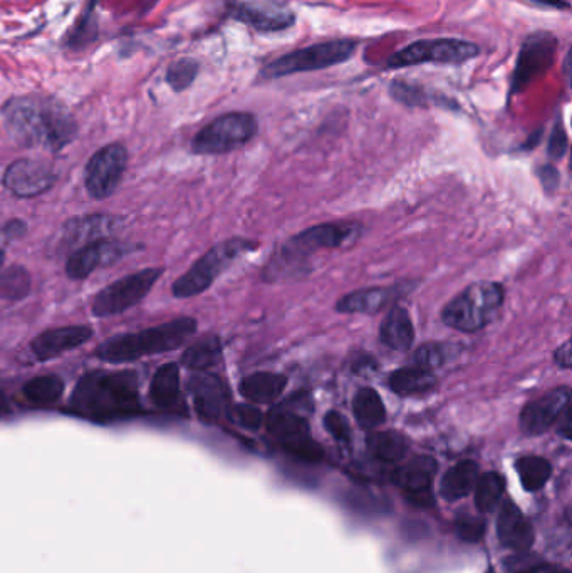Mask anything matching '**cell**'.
I'll return each instance as SVG.
<instances>
[{
  "label": "cell",
  "mask_w": 572,
  "mask_h": 573,
  "mask_svg": "<svg viewBox=\"0 0 572 573\" xmlns=\"http://www.w3.org/2000/svg\"><path fill=\"white\" fill-rule=\"evenodd\" d=\"M4 121L12 140L26 148L42 146L59 151L78 135V123L63 104L54 99L22 96L4 106Z\"/></svg>",
  "instance_id": "cell-1"
},
{
  "label": "cell",
  "mask_w": 572,
  "mask_h": 573,
  "mask_svg": "<svg viewBox=\"0 0 572 573\" xmlns=\"http://www.w3.org/2000/svg\"><path fill=\"white\" fill-rule=\"evenodd\" d=\"M197 327L193 317H178L160 326L110 337L96 347L94 356L106 364H128L146 356L177 351L197 334Z\"/></svg>",
  "instance_id": "cell-2"
},
{
  "label": "cell",
  "mask_w": 572,
  "mask_h": 573,
  "mask_svg": "<svg viewBox=\"0 0 572 573\" xmlns=\"http://www.w3.org/2000/svg\"><path fill=\"white\" fill-rule=\"evenodd\" d=\"M358 233V223H321L306 228L276 248L266 269L262 270V279L269 284L291 280L294 275L304 272V264L311 255L343 247Z\"/></svg>",
  "instance_id": "cell-3"
},
{
  "label": "cell",
  "mask_w": 572,
  "mask_h": 573,
  "mask_svg": "<svg viewBox=\"0 0 572 573\" xmlns=\"http://www.w3.org/2000/svg\"><path fill=\"white\" fill-rule=\"evenodd\" d=\"M71 404L89 414H126L140 409V384L133 371H94L79 379Z\"/></svg>",
  "instance_id": "cell-4"
},
{
  "label": "cell",
  "mask_w": 572,
  "mask_h": 573,
  "mask_svg": "<svg viewBox=\"0 0 572 573\" xmlns=\"http://www.w3.org/2000/svg\"><path fill=\"white\" fill-rule=\"evenodd\" d=\"M504 302V285L477 282L465 287L443 307L442 322L453 331L474 334L492 322Z\"/></svg>",
  "instance_id": "cell-5"
},
{
  "label": "cell",
  "mask_w": 572,
  "mask_h": 573,
  "mask_svg": "<svg viewBox=\"0 0 572 573\" xmlns=\"http://www.w3.org/2000/svg\"><path fill=\"white\" fill-rule=\"evenodd\" d=\"M257 248V243L249 238H229L217 243L202 255L180 279L173 282L172 294L177 299H192L207 292L215 280L224 274L225 270Z\"/></svg>",
  "instance_id": "cell-6"
},
{
  "label": "cell",
  "mask_w": 572,
  "mask_h": 573,
  "mask_svg": "<svg viewBox=\"0 0 572 573\" xmlns=\"http://www.w3.org/2000/svg\"><path fill=\"white\" fill-rule=\"evenodd\" d=\"M358 47L359 42L356 39H334L311 44L276 57L262 68L260 78L274 81L294 74L314 73L334 68L338 64L348 62L356 54Z\"/></svg>",
  "instance_id": "cell-7"
},
{
  "label": "cell",
  "mask_w": 572,
  "mask_h": 573,
  "mask_svg": "<svg viewBox=\"0 0 572 573\" xmlns=\"http://www.w3.org/2000/svg\"><path fill=\"white\" fill-rule=\"evenodd\" d=\"M480 56V47L475 42L463 41L457 37L422 39L401 47L385 62L386 71L415 68L422 64H448L460 66Z\"/></svg>",
  "instance_id": "cell-8"
},
{
  "label": "cell",
  "mask_w": 572,
  "mask_h": 573,
  "mask_svg": "<svg viewBox=\"0 0 572 573\" xmlns=\"http://www.w3.org/2000/svg\"><path fill=\"white\" fill-rule=\"evenodd\" d=\"M259 123L252 113L232 111L225 113L198 131L192 141L195 155H225L239 150L254 140Z\"/></svg>",
  "instance_id": "cell-9"
},
{
  "label": "cell",
  "mask_w": 572,
  "mask_h": 573,
  "mask_svg": "<svg viewBox=\"0 0 572 573\" xmlns=\"http://www.w3.org/2000/svg\"><path fill=\"white\" fill-rule=\"evenodd\" d=\"M264 424L267 433L271 434L289 455L307 463L323 460V448L312 439L307 419L296 408H287L284 404L281 408L272 409Z\"/></svg>",
  "instance_id": "cell-10"
},
{
  "label": "cell",
  "mask_w": 572,
  "mask_h": 573,
  "mask_svg": "<svg viewBox=\"0 0 572 573\" xmlns=\"http://www.w3.org/2000/svg\"><path fill=\"white\" fill-rule=\"evenodd\" d=\"M559 39L549 31H534L520 46L514 73L510 78L509 96L524 93L536 79L541 78L556 61Z\"/></svg>",
  "instance_id": "cell-11"
},
{
  "label": "cell",
  "mask_w": 572,
  "mask_h": 573,
  "mask_svg": "<svg viewBox=\"0 0 572 573\" xmlns=\"http://www.w3.org/2000/svg\"><path fill=\"white\" fill-rule=\"evenodd\" d=\"M162 269H145L135 274L126 275L113 284L106 285L94 295L91 312L96 317H113L120 315L136 304H140L150 294L156 280L160 279Z\"/></svg>",
  "instance_id": "cell-12"
},
{
  "label": "cell",
  "mask_w": 572,
  "mask_h": 573,
  "mask_svg": "<svg viewBox=\"0 0 572 573\" xmlns=\"http://www.w3.org/2000/svg\"><path fill=\"white\" fill-rule=\"evenodd\" d=\"M128 168V150L120 143L96 151L84 168V186L89 197L104 200L115 193Z\"/></svg>",
  "instance_id": "cell-13"
},
{
  "label": "cell",
  "mask_w": 572,
  "mask_h": 573,
  "mask_svg": "<svg viewBox=\"0 0 572 573\" xmlns=\"http://www.w3.org/2000/svg\"><path fill=\"white\" fill-rule=\"evenodd\" d=\"M227 16L252 27L254 31L272 34L291 29L296 12L284 0H237L227 4Z\"/></svg>",
  "instance_id": "cell-14"
},
{
  "label": "cell",
  "mask_w": 572,
  "mask_h": 573,
  "mask_svg": "<svg viewBox=\"0 0 572 573\" xmlns=\"http://www.w3.org/2000/svg\"><path fill=\"white\" fill-rule=\"evenodd\" d=\"M135 247L128 243L113 240V238H99L94 242L79 247L69 255L66 260V274L69 279L84 280L93 275L94 270L103 269L115 264L116 260L125 257Z\"/></svg>",
  "instance_id": "cell-15"
},
{
  "label": "cell",
  "mask_w": 572,
  "mask_h": 573,
  "mask_svg": "<svg viewBox=\"0 0 572 573\" xmlns=\"http://www.w3.org/2000/svg\"><path fill=\"white\" fill-rule=\"evenodd\" d=\"M571 403V388L551 389L541 398L532 399L522 409L519 416V426L522 433L527 436H539L551 429L559 421L561 414L569 408Z\"/></svg>",
  "instance_id": "cell-16"
},
{
  "label": "cell",
  "mask_w": 572,
  "mask_h": 573,
  "mask_svg": "<svg viewBox=\"0 0 572 573\" xmlns=\"http://www.w3.org/2000/svg\"><path fill=\"white\" fill-rule=\"evenodd\" d=\"M56 183V173L44 161H14L4 173V186L17 198L39 197Z\"/></svg>",
  "instance_id": "cell-17"
},
{
  "label": "cell",
  "mask_w": 572,
  "mask_h": 573,
  "mask_svg": "<svg viewBox=\"0 0 572 573\" xmlns=\"http://www.w3.org/2000/svg\"><path fill=\"white\" fill-rule=\"evenodd\" d=\"M437 473V461L430 456H416L396 473V483L406 498L418 506H432V483Z\"/></svg>",
  "instance_id": "cell-18"
},
{
  "label": "cell",
  "mask_w": 572,
  "mask_h": 573,
  "mask_svg": "<svg viewBox=\"0 0 572 573\" xmlns=\"http://www.w3.org/2000/svg\"><path fill=\"white\" fill-rule=\"evenodd\" d=\"M93 337V329L88 326H64L58 329H47L31 342V351L37 361H51L54 357L63 356L64 352L73 351L83 346Z\"/></svg>",
  "instance_id": "cell-19"
},
{
  "label": "cell",
  "mask_w": 572,
  "mask_h": 573,
  "mask_svg": "<svg viewBox=\"0 0 572 573\" xmlns=\"http://www.w3.org/2000/svg\"><path fill=\"white\" fill-rule=\"evenodd\" d=\"M193 403L202 418L217 419L227 411L230 396L225 382L212 372H198L188 382Z\"/></svg>",
  "instance_id": "cell-20"
},
{
  "label": "cell",
  "mask_w": 572,
  "mask_h": 573,
  "mask_svg": "<svg viewBox=\"0 0 572 573\" xmlns=\"http://www.w3.org/2000/svg\"><path fill=\"white\" fill-rule=\"evenodd\" d=\"M413 285H393V287H368V289H359L343 295L336 304V310L339 314H361L375 315L390 305L393 300L411 290Z\"/></svg>",
  "instance_id": "cell-21"
},
{
  "label": "cell",
  "mask_w": 572,
  "mask_h": 573,
  "mask_svg": "<svg viewBox=\"0 0 572 573\" xmlns=\"http://www.w3.org/2000/svg\"><path fill=\"white\" fill-rule=\"evenodd\" d=\"M497 535L505 548L524 552L534 543V528L527 520L526 515L520 512L519 506L512 501H505L499 518H497Z\"/></svg>",
  "instance_id": "cell-22"
},
{
  "label": "cell",
  "mask_w": 572,
  "mask_h": 573,
  "mask_svg": "<svg viewBox=\"0 0 572 573\" xmlns=\"http://www.w3.org/2000/svg\"><path fill=\"white\" fill-rule=\"evenodd\" d=\"M150 399L158 408L170 411H182L185 408L178 364L168 362L158 367V371L151 379Z\"/></svg>",
  "instance_id": "cell-23"
},
{
  "label": "cell",
  "mask_w": 572,
  "mask_h": 573,
  "mask_svg": "<svg viewBox=\"0 0 572 573\" xmlns=\"http://www.w3.org/2000/svg\"><path fill=\"white\" fill-rule=\"evenodd\" d=\"M118 220L108 215H88V217L73 218L63 228V245H69L74 250L88 243L106 238L108 233L115 230ZM73 250V252H74Z\"/></svg>",
  "instance_id": "cell-24"
},
{
  "label": "cell",
  "mask_w": 572,
  "mask_h": 573,
  "mask_svg": "<svg viewBox=\"0 0 572 573\" xmlns=\"http://www.w3.org/2000/svg\"><path fill=\"white\" fill-rule=\"evenodd\" d=\"M287 388V377L279 372L260 371L245 376L239 391L250 404H272L281 399Z\"/></svg>",
  "instance_id": "cell-25"
},
{
  "label": "cell",
  "mask_w": 572,
  "mask_h": 573,
  "mask_svg": "<svg viewBox=\"0 0 572 573\" xmlns=\"http://www.w3.org/2000/svg\"><path fill=\"white\" fill-rule=\"evenodd\" d=\"M380 341L388 349L408 352L415 344V327L405 307L393 305L381 322Z\"/></svg>",
  "instance_id": "cell-26"
},
{
  "label": "cell",
  "mask_w": 572,
  "mask_h": 573,
  "mask_svg": "<svg viewBox=\"0 0 572 573\" xmlns=\"http://www.w3.org/2000/svg\"><path fill=\"white\" fill-rule=\"evenodd\" d=\"M390 96L396 103L405 104L408 108H445L460 109L457 101L428 91L422 84L408 83L403 79H395L390 84Z\"/></svg>",
  "instance_id": "cell-27"
},
{
  "label": "cell",
  "mask_w": 572,
  "mask_h": 573,
  "mask_svg": "<svg viewBox=\"0 0 572 573\" xmlns=\"http://www.w3.org/2000/svg\"><path fill=\"white\" fill-rule=\"evenodd\" d=\"M437 384L438 379L435 372L425 371V369L416 366L398 369L388 379V386H390L391 391L401 398L432 393L433 389L437 388Z\"/></svg>",
  "instance_id": "cell-28"
},
{
  "label": "cell",
  "mask_w": 572,
  "mask_h": 573,
  "mask_svg": "<svg viewBox=\"0 0 572 573\" xmlns=\"http://www.w3.org/2000/svg\"><path fill=\"white\" fill-rule=\"evenodd\" d=\"M479 480V466L475 461H460L443 475L440 495L447 501L462 500L474 490Z\"/></svg>",
  "instance_id": "cell-29"
},
{
  "label": "cell",
  "mask_w": 572,
  "mask_h": 573,
  "mask_svg": "<svg viewBox=\"0 0 572 573\" xmlns=\"http://www.w3.org/2000/svg\"><path fill=\"white\" fill-rule=\"evenodd\" d=\"M354 418L364 429L380 428L386 421V408L378 391L373 388L358 389L353 398Z\"/></svg>",
  "instance_id": "cell-30"
},
{
  "label": "cell",
  "mask_w": 572,
  "mask_h": 573,
  "mask_svg": "<svg viewBox=\"0 0 572 573\" xmlns=\"http://www.w3.org/2000/svg\"><path fill=\"white\" fill-rule=\"evenodd\" d=\"M368 450L376 460L385 461V463H398L408 455L410 444L408 439L398 431H378L371 433L366 439Z\"/></svg>",
  "instance_id": "cell-31"
},
{
  "label": "cell",
  "mask_w": 572,
  "mask_h": 573,
  "mask_svg": "<svg viewBox=\"0 0 572 573\" xmlns=\"http://www.w3.org/2000/svg\"><path fill=\"white\" fill-rule=\"evenodd\" d=\"M220 361H222V342L217 336H205L200 341L193 342L182 356L183 366L197 372H207Z\"/></svg>",
  "instance_id": "cell-32"
},
{
  "label": "cell",
  "mask_w": 572,
  "mask_h": 573,
  "mask_svg": "<svg viewBox=\"0 0 572 573\" xmlns=\"http://www.w3.org/2000/svg\"><path fill=\"white\" fill-rule=\"evenodd\" d=\"M458 354V346L445 342H428L418 347L411 356V366L435 372Z\"/></svg>",
  "instance_id": "cell-33"
},
{
  "label": "cell",
  "mask_w": 572,
  "mask_h": 573,
  "mask_svg": "<svg viewBox=\"0 0 572 573\" xmlns=\"http://www.w3.org/2000/svg\"><path fill=\"white\" fill-rule=\"evenodd\" d=\"M22 393L29 401L36 404H52L63 398L64 382L59 376L46 374V376L32 377L22 388Z\"/></svg>",
  "instance_id": "cell-34"
},
{
  "label": "cell",
  "mask_w": 572,
  "mask_h": 573,
  "mask_svg": "<svg viewBox=\"0 0 572 573\" xmlns=\"http://www.w3.org/2000/svg\"><path fill=\"white\" fill-rule=\"evenodd\" d=\"M517 473L527 491H539L551 478L552 466L542 456H524L517 461Z\"/></svg>",
  "instance_id": "cell-35"
},
{
  "label": "cell",
  "mask_w": 572,
  "mask_h": 573,
  "mask_svg": "<svg viewBox=\"0 0 572 573\" xmlns=\"http://www.w3.org/2000/svg\"><path fill=\"white\" fill-rule=\"evenodd\" d=\"M505 491V481L499 473H485L475 483V505L480 512H492L497 503L502 500Z\"/></svg>",
  "instance_id": "cell-36"
},
{
  "label": "cell",
  "mask_w": 572,
  "mask_h": 573,
  "mask_svg": "<svg viewBox=\"0 0 572 573\" xmlns=\"http://www.w3.org/2000/svg\"><path fill=\"white\" fill-rule=\"evenodd\" d=\"M31 290V275L22 267H11L0 274V297L19 300Z\"/></svg>",
  "instance_id": "cell-37"
},
{
  "label": "cell",
  "mask_w": 572,
  "mask_h": 573,
  "mask_svg": "<svg viewBox=\"0 0 572 573\" xmlns=\"http://www.w3.org/2000/svg\"><path fill=\"white\" fill-rule=\"evenodd\" d=\"M198 71H200V64H198L192 57H183L173 62L172 66L167 71V83L170 88L177 93H182L185 89L192 86L193 81L197 79Z\"/></svg>",
  "instance_id": "cell-38"
},
{
  "label": "cell",
  "mask_w": 572,
  "mask_h": 573,
  "mask_svg": "<svg viewBox=\"0 0 572 573\" xmlns=\"http://www.w3.org/2000/svg\"><path fill=\"white\" fill-rule=\"evenodd\" d=\"M229 416L235 424H239L240 428L250 429V431H257V429L264 426L266 416L255 408L254 404H237L234 408L229 409Z\"/></svg>",
  "instance_id": "cell-39"
},
{
  "label": "cell",
  "mask_w": 572,
  "mask_h": 573,
  "mask_svg": "<svg viewBox=\"0 0 572 573\" xmlns=\"http://www.w3.org/2000/svg\"><path fill=\"white\" fill-rule=\"evenodd\" d=\"M324 428L333 436L336 441L341 443H348L351 439V426H349L348 419L344 418L343 414L339 411H328L324 416Z\"/></svg>",
  "instance_id": "cell-40"
},
{
  "label": "cell",
  "mask_w": 572,
  "mask_h": 573,
  "mask_svg": "<svg viewBox=\"0 0 572 573\" xmlns=\"http://www.w3.org/2000/svg\"><path fill=\"white\" fill-rule=\"evenodd\" d=\"M455 530H457L458 537L465 542L475 543L484 537L485 525L479 518L460 517L455 522Z\"/></svg>",
  "instance_id": "cell-41"
},
{
  "label": "cell",
  "mask_w": 572,
  "mask_h": 573,
  "mask_svg": "<svg viewBox=\"0 0 572 573\" xmlns=\"http://www.w3.org/2000/svg\"><path fill=\"white\" fill-rule=\"evenodd\" d=\"M567 146H569V140H567L566 130H564L561 118H559L552 128L549 141H547V155L551 160H561L562 156L566 155Z\"/></svg>",
  "instance_id": "cell-42"
},
{
  "label": "cell",
  "mask_w": 572,
  "mask_h": 573,
  "mask_svg": "<svg viewBox=\"0 0 572 573\" xmlns=\"http://www.w3.org/2000/svg\"><path fill=\"white\" fill-rule=\"evenodd\" d=\"M537 176L541 180L542 188L547 193H554V191L559 188V180H561V175L557 171L554 165H542L539 170H537Z\"/></svg>",
  "instance_id": "cell-43"
},
{
  "label": "cell",
  "mask_w": 572,
  "mask_h": 573,
  "mask_svg": "<svg viewBox=\"0 0 572 573\" xmlns=\"http://www.w3.org/2000/svg\"><path fill=\"white\" fill-rule=\"evenodd\" d=\"M27 225L26 223L16 218V220H11V222L6 223L4 227L0 228V247L2 243L14 242V240H19V238L26 233Z\"/></svg>",
  "instance_id": "cell-44"
},
{
  "label": "cell",
  "mask_w": 572,
  "mask_h": 573,
  "mask_svg": "<svg viewBox=\"0 0 572 573\" xmlns=\"http://www.w3.org/2000/svg\"><path fill=\"white\" fill-rule=\"evenodd\" d=\"M554 362L559 369H571L572 366V351H571V341H566L562 346L557 347L556 352H554Z\"/></svg>",
  "instance_id": "cell-45"
},
{
  "label": "cell",
  "mask_w": 572,
  "mask_h": 573,
  "mask_svg": "<svg viewBox=\"0 0 572 573\" xmlns=\"http://www.w3.org/2000/svg\"><path fill=\"white\" fill-rule=\"evenodd\" d=\"M527 4L541 9H552V11H569L571 4L567 0H524Z\"/></svg>",
  "instance_id": "cell-46"
},
{
  "label": "cell",
  "mask_w": 572,
  "mask_h": 573,
  "mask_svg": "<svg viewBox=\"0 0 572 573\" xmlns=\"http://www.w3.org/2000/svg\"><path fill=\"white\" fill-rule=\"evenodd\" d=\"M378 364H376L373 356H366V354H359V356L354 357L353 371L356 374H364V372L375 371Z\"/></svg>",
  "instance_id": "cell-47"
},
{
  "label": "cell",
  "mask_w": 572,
  "mask_h": 573,
  "mask_svg": "<svg viewBox=\"0 0 572 573\" xmlns=\"http://www.w3.org/2000/svg\"><path fill=\"white\" fill-rule=\"evenodd\" d=\"M519 573H571L567 568L557 567V565H549V563H539L534 567L526 568Z\"/></svg>",
  "instance_id": "cell-48"
},
{
  "label": "cell",
  "mask_w": 572,
  "mask_h": 573,
  "mask_svg": "<svg viewBox=\"0 0 572 573\" xmlns=\"http://www.w3.org/2000/svg\"><path fill=\"white\" fill-rule=\"evenodd\" d=\"M559 434L562 438L571 439V408H567L559 418Z\"/></svg>",
  "instance_id": "cell-49"
},
{
  "label": "cell",
  "mask_w": 572,
  "mask_h": 573,
  "mask_svg": "<svg viewBox=\"0 0 572 573\" xmlns=\"http://www.w3.org/2000/svg\"><path fill=\"white\" fill-rule=\"evenodd\" d=\"M7 408H9V404H7L6 394L2 393V389H0V413H4Z\"/></svg>",
  "instance_id": "cell-50"
},
{
  "label": "cell",
  "mask_w": 572,
  "mask_h": 573,
  "mask_svg": "<svg viewBox=\"0 0 572 573\" xmlns=\"http://www.w3.org/2000/svg\"><path fill=\"white\" fill-rule=\"evenodd\" d=\"M2 264H4V252L0 250V267H2Z\"/></svg>",
  "instance_id": "cell-51"
},
{
  "label": "cell",
  "mask_w": 572,
  "mask_h": 573,
  "mask_svg": "<svg viewBox=\"0 0 572 573\" xmlns=\"http://www.w3.org/2000/svg\"><path fill=\"white\" fill-rule=\"evenodd\" d=\"M489 573H494V572H489Z\"/></svg>",
  "instance_id": "cell-52"
}]
</instances>
